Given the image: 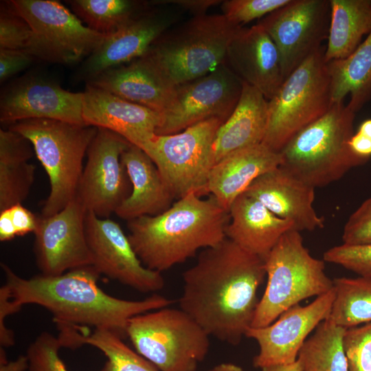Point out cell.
I'll use <instances>...</instances> for the list:
<instances>
[{
  "instance_id": "cell-24",
  "label": "cell",
  "mask_w": 371,
  "mask_h": 371,
  "mask_svg": "<svg viewBox=\"0 0 371 371\" xmlns=\"http://www.w3.org/2000/svg\"><path fill=\"white\" fill-rule=\"evenodd\" d=\"M280 152L263 143L234 151L213 166L208 181V193L227 211L258 177L280 166Z\"/></svg>"
},
{
  "instance_id": "cell-43",
  "label": "cell",
  "mask_w": 371,
  "mask_h": 371,
  "mask_svg": "<svg viewBox=\"0 0 371 371\" xmlns=\"http://www.w3.org/2000/svg\"><path fill=\"white\" fill-rule=\"evenodd\" d=\"M20 310L12 302L3 285L0 289V347L7 348L14 344V335L12 330L7 328L5 319L7 316Z\"/></svg>"
},
{
  "instance_id": "cell-15",
  "label": "cell",
  "mask_w": 371,
  "mask_h": 371,
  "mask_svg": "<svg viewBox=\"0 0 371 371\" xmlns=\"http://www.w3.org/2000/svg\"><path fill=\"white\" fill-rule=\"evenodd\" d=\"M85 234L92 266L100 274L142 293H155L164 288L161 273L142 264L117 223L87 212Z\"/></svg>"
},
{
  "instance_id": "cell-9",
  "label": "cell",
  "mask_w": 371,
  "mask_h": 371,
  "mask_svg": "<svg viewBox=\"0 0 371 371\" xmlns=\"http://www.w3.org/2000/svg\"><path fill=\"white\" fill-rule=\"evenodd\" d=\"M126 336L136 352L160 371H195L210 348V335L180 308L131 317Z\"/></svg>"
},
{
  "instance_id": "cell-27",
  "label": "cell",
  "mask_w": 371,
  "mask_h": 371,
  "mask_svg": "<svg viewBox=\"0 0 371 371\" xmlns=\"http://www.w3.org/2000/svg\"><path fill=\"white\" fill-rule=\"evenodd\" d=\"M268 122V100L253 86L243 82L238 102L220 126L213 144L215 164L229 154L261 144Z\"/></svg>"
},
{
  "instance_id": "cell-19",
  "label": "cell",
  "mask_w": 371,
  "mask_h": 371,
  "mask_svg": "<svg viewBox=\"0 0 371 371\" xmlns=\"http://www.w3.org/2000/svg\"><path fill=\"white\" fill-rule=\"evenodd\" d=\"M82 98V92H71L52 80L27 75L1 94L0 121L12 125L25 120L48 119L85 124Z\"/></svg>"
},
{
  "instance_id": "cell-46",
  "label": "cell",
  "mask_w": 371,
  "mask_h": 371,
  "mask_svg": "<svg viewBox=\"0 0 371 371\" xmlns=\"http://www.w3.org/2000/svg\"><path fill=\"white\" fill-rule=\"evenodd\" d=\"M28 369L26 355H20L14 361H8L4 348L0 347V371H25Z\"/></svg>"
},
{
  "instance_id": "cell-23",
  "label": "cell",
  "mask_w": 371,
  "mask_h": 371,
  "mask_svg": "<svg viewBox=\"0 0 371 371\" xmlns=\"http://www.w3.org/2000/svg\"><path fill=\"white\" fill-rule=\"evenodd\" d=\"M88 84L161 115L172 105L177 87L144 56L106 70Z\"/></svg>"
},
{
  "instance_id": "cell-16",
  "label": "cell",
  "mask_w": 371,
  "mask_h": 371,
  "mask_svg": "<svg viewBox=\"0 0 371 371\" xmlns=\"http://www.w3.org/2000/svg\"><path fill=\"white\" fill-rule=\"evenodd\" d=\"M87 213L76 197L59 212L38 216L34 251L41 274L57 276L93 265L85 234Z\"/></svg>"
},
{
  "instance_id": "cell-26",
  "label": "cell",
  "mask_w": 371,
  "mask_h": 371,
  "mask_svg": "<svg viewBox=\"0 0 371 371\" xmlns=\"http://www.w3.org/2000/svg\"><path fill=\"white\" fill-rule=\"evenodd\" d=\"M229 213L226 237L264 260L285 233L295 230L292 221L278 217L245 193L233 202Z\"/></svg>"
},
{
  "instance_id": "cell-8",
  "label": "cell",
  "mask_w": 371,
  "mask_h": 371,
  "mask_svg": "<svg viewBox=\"0 0 371 371\" xmlns=\"http://www.w3.org/2000/svg\"><path fill=\"white\" fill-rule=\"evenodd\" d=\"M323 46L283 81L268 100V122L262 143L280 152L301 129L324 115L333 104Z\"/></svg>"
},
{
  "instance_id": "cell-44",
  "label": "cell",
  "mask_w": 371,
  "mask_h": 371,
  "mask_svg": "<svg viewBox=\"0 0 371 371\" xmlns=\"http://www.w3.org/2000/svg\"><path fill=\"white\" fill-rule=\"evenodd\" d=\"M223 1L218 0H161L153 1L155 4H167L175 5L178 8L188 11L194 16L206 14V11L212 6L216 5Z\"/></svg>"
},
{
  "instance_id": "cell-10",
  "label": "cell",
  "mask_w": 371,
  "mask_h": 371,
  "mask_svg": "<svg viewBox=\"0 0 371 371\" xmlns=\"http://www.w3.org/2000/svg\"><path fill=\"white\" fill-rule=\"evenodd\" d=\"M224 122L212 118L178 133L155 134L142 149L155 163L175 199L209 194V177L215 164L213 144Z\"/></svg>"
},
{
  "instance_id": "cell-41",
  "label": "cell",
  "mask_w": 371,
  "mask_h": 371,
  "mask_svg": "<svg viewBox=\"0 0 371 371\" xmlns=\"http://www.w3.org/2000/svg\"><path fill=\"white\" fill-rule=\"evenodd\" d=\"M34 59L26 50L0 49L1 82L30 66Z\"/></svg>"
},
{
  "instance_id": "cell-3",
  "label": "cell",
  "mask_w": 371,
  "mask_h": 371,
  "mask_svg": "<svg viewBox=\"0 0 371 371\" xmlns=\"http://www.w3.org/2000/svg\"><path fill=\"white\" fill-rule=\"evenodd\" d=\"M229 220L213 195L191 193L160 214L128 221L127 236L142 264L161 273L223 241Z\"/></svg>"
},
{
  "instance_id": "cell-42",
  "label": "cell",
  "mask_w": 371,
  "mask_h": 371,
  "mask_svg": "<svg viewBox=\"0 0 371 371\" xmlns=\"http://www.w3.org/2000/svg\"><path fill=\"white\" fill-rule=\"evenodd\" d=\"M5 210L8 213L16 236L34 233L38 226V216L25 208L22 203L15 204Z\"/></svg>"
},
{
  "instance_id": "cell-4",
  "label": "cell",
  "mask_w": 371,
  "mask_h": 371,
  "mask_svg": "<svg viewBox=\"0 0 371 371\" xmlns=\"http://www.w3.org/2000/svg\"><path fill=\"white\" fill-rule=\"evenodd\" d=\"M355 113L344 101L298 131L280 151V166L315 188L329 185L368 160L355 155L348 142Z\"/></svg>"
},
{
  "instance_id": "cell-35",
  "label": "cell",
  "mask_w": 371,
  "mask_h": 371,
  "mask_svg": "<svg viewBox=\"0 0 371 371\" xmlns=\"http://www.w3.org/2000/svg\"><path fill=\"white\" fill-rule=\"evenodd\" d=\"M60 348L58 337L48 332L41 333L27 348V370L69 371L60 357Z\"/></svg>"
},
{
  "instance_id": "cell-5",
  "label": "cell",
  "mask_w": 371,
  "mask_h": 371,
  "mask_svg": "<svg viewBox=\"0 0 371 371\" xmlns=\"http://www.w3.org/2000/svg\"><path fill=\"white\" fill-rule=\"evenodd\" d=\"M240 27L223 14L193 16L166 31L142 56L177 87L223 63L227 47Z\"/></svg>"
},
{
  "instance_id": "cell-1",
  "label": "cell",
  "mask_w": 371,
  "mask_h": 371,
  "mask_svg": "<svg viewBox=\"0 0 371 371\" xmlns=\"http://www.w3.org/2000/svg\"><path fill=\"white\" fill-rule=\"evenodd\" d=\"M265 278V260L226 237L183 273L179 308L210 336L236 346L251 326Z\"/></svg>"
},
{
  "instance_id": "cell-31",
  "label": "cell",
  "mask_w": 371,
  "mask_h": 371,
  "mask_svg": "<svg viewBox=\"0 0 371 371\" xmlns=\"http://www.w3.org/2000/svg\"><path fill=\"white\" fill-rule=\"evenodd\" d=\"M346 329L322 321L299 350L297 359L302 371H348L343 344Z\"/></svg>"
},
{
  "instance_id": "cell-13",
  "label": "cell",
  "mask_w": 371,
  "mask_h": 371,
  "mask_svg": "<svg viewBox=\"0 0 371 371\" xmlns=\"http://www.w3.org/2000/svg\"><path fill=\"white\" fill-rule=\"evenodd\" d=\"M330 0H291L259 21L276 45L284 80L328 39Z\"/></svg>"
},
{
  "instance_id": "cell-21",
  "label": "cell",
  "mask_w": 371,
  "mask_h": 371,
  "mask_svg": "<svg viewBox=\"0 0 371 371\" xmlns=\"http://www.w3.org/2000/svg\"><path fill=\"white\" fill-rule=\"evenodd\" d=\"M315 189L279 166L256 178L244 193L278 217L292 221L295 229L301 232L324 227V218L313 206Z\"/></svg>"
},
{
  "instance_id": "cell-39",
  "label": "cell",
  "mask_w": 371,
  "mask_h": 371,
  "mask_svg": "<svg viewBox=\"0 0 371 371\" xmlns=\"http://www.w3.org/2000/svg\"><path fill=\"white\" fill-rule=\"evenodd\" d=\"M5 3L0 14V49L26 50L32 30L25 19Z\"/></svg>"
},
{
  "instance_id": "cell-2",
  "label": "cell",
  "mask_w": 371,
  "mask_h": 371,
  "mask_svg": "<svg viewBox=\"0 0 371 371\" xmlns=\"http://www.w3.org/2000/svg\"><path fill=\"white\" fill-rule=\"evenodd\" d=\"M5 287L14 304H34L48 310L58 327L93 326L126 336L128 320L137 315L170 306L173 300L153 293L142 300H126L102 290L99 272L93 266L69 270L57 276L36 275L23 278L1 263Z\"/></svg>"
},
{
  "instance_id": "cell-30",
  "label": "cell",
  "mask_w": 371,
  "mask_h": 371,
  "mask_svg": "<svg viewBox=\"0 0 371 371\" xmlns=\"http://www.w3.org/2000/svg\"><path fill=\"white\" fill-rule=\"evenodd\" d=\"M333 103L350 95L348 106L355 113L371 98V30L346 58L326 63Z\"/></svg>"
},
{
  "instance_id": "cell-29",
  "label": "cell",
  "mask_w": 371,
  "mask_h": 371,
  "mask_svg": "<svg viewBox=\"0 0 371 371\" xmlns=\"http://www.w3.org/2000/svg\"><path fill=\"white\" fill-rule=\"evenodd\" d=\"M326 63L346 58L371 30V0H330Z\"/></svg>"
},
{
  "instance_id": "cell-34",
  "label": "cell",
  "mask_w": 371,
  "mask_h": 371,
  "mask_svg": "<svg viewBox=\"0 0 371 371\" xmlns=\"http://www.w3.org/2000/svg\"><path fill=\"white\" fill-rule=\"evenodd\" d=\"M117 333L104 328H95L80 335L77 348L84 344L100 350L106 361L101 371H160L154 364L128 347Z\"/></svg>"
},
{
  "instance_id": "cell-20",
  "label": "cell",
  "mask_w": 371,
  "mask_h": 371,
  "mask_svg": "<svg viewBox=\"0 0 371 371\" xmlns=\"http://www.w3.org/2000/svg\"><path fill=\"white\" fill-rule=\"evenodd\" d=\"M82 93L85 125L111 131L141 149L156 134L161 114L89 84Z\"/></svg>"
},
{
  "instance_id": "cell-45",
  "label": "cell",
  "mask_w": 371,
  "mask_h": 371,
  "mask_svg": "<svg viewBox=\"0 0 371 371\" xmlns=\"http://www.w3.org/2000/svg\"><path fill=\"white\" fill-rule=\"evenodd\" d=\"M352 151L357 156L369 160L371 157V139L357 132L348 142Z\"/></svg>"
},
{
  "instance_id": "cell-14",
  "label": "cell",
  "mask_w": 371,
  "mask_h": 371,
  "mask_svg": "<svg viewBox=\"0 0 371 371\" xmlns=\"http://www.w3.org/2000/svg\"><path fill=\"white\" fill-rule=\"evenodd\" d=\"M130 144L122 136L98 128L76 196L87 212L109 218L130 195L131 183L121 159Z\"/></svg>"
},
{
  "instance_id": "cell-6",
  "label": "cell",
  "mask_w": 371,
  "mask_h": 371,
  "mask_svg": "<svg viewBox=\"0 0 371 371\" xmlns=\"http://www.w3.org/2000/svg\"><path fill=\"white\" fill-rule=\"evenodd\" d=\"M32 144L49 179L50 192L41 216L56 214L74 200L83 171V159L98 128L60 120L32 119L10 126Z\"/></svg>"
},
{
  "instance_id": "cell-48",
  "label": "cell",
  "mask_w": 371,
  "mask_h": 371,
  "mask_svg": "<svg viewBox=\"0 0 371 371\" xmlns=\"http://www.w3.org/2000/svg\"><path fill=\"white\" fill-rule=\"evenodd\" d=\"M207 371H244L243 368L236 364L231 363H220Z\"/></svg>"
},
{
  "instance_id": "cell-37",
  "label": "cell",
  "mask_w": 371,
  "mask_h": 371,
  "mask_svg": "<svg viewBox=\"0 0 371 371\" xmlns=\"http://www.w3.org/2000/svg\"><path fill=\"white\" fill-rule=\"evenodd\" d=\"M290 1L291 0H227L222 1L221 10L229 22L242 27L254 19L267 16Z\"/></svg>"
},
{
  "instance_id": "cell-38",
  "label": "cell",
  "mask_w": 371,
  "mask_h": 371,
  "mask_svg": "<svg viewBox=\"0 0 371 371\" xmlns=\"http://www.w3.org/2000/svg\"><path fill=\"white\" fill-rule=\"evenodd\" d=\"M325 262L340 265L359 276L371 278V244L349 245L341 244L326 250Z\"/></svg>"
},
{
  "instance_id": "cell-12",
  "label": "cell",
  "mask_w": 371,
  "mask_h": 371,
  "mask_svg": "<svg viewBox=\"0 0 371 371\" xmlns=\"http://www.w3.org/2000/svg\"><path fill=\"white\" fill-rule=\"evenodd\" d=\"M243 81L224 62L205 76L177 86L174 101L161 115L155 133L172 135L199 122L226 121L234 111Z\"/></svg>"
},
{
  "instance_id": "cell-47",
  "label": "cell",
  "mask_w": 371,
  "mask_h": 371,
  "mask_svg": "<svg viewBox=\"0 0 371 371\" xmlns=\"http://www.w3.org/2000/svg\"><path fill=\"white\" fill-rule=\"evenodd\" d=\"M260 371H302L301 365L297 359L295 362L286 365H275L260 368Z\"/></svg>"
},
{
  "instance_id": "cell-28",
  "label": "cell",
  "mask_w": 371,
  "mask_h": 371,
  "mask_svg": "<svg viewBox=\"0 0 371 371\" xmlns=\"http://www.w3.org/2000/svg\"><path fill=\"white\" fill-rule=\"evenodd\" d=\"M31 143L20 133L0 130V211L22 203L34 181Z\"/></svg>"
},
{
  "instance_id": "cell-11",
  "label": "cell",
  "mask_w": 371,
  "mask_h": 371,
  "mask_svg": "<svg viewBox=\"0 0 371 371\" xmlns=\"http://www.w3.org/2000/svg\"><path fill=\"white\" fill-rule=\"evenodd\" d=\"M8 6L29 24L26 49L34 58L71 64L90 56L106 35L96 32L61 3L54 0H11Z\"/></svg>"
},
{
  "instance_id": "cell-18",
  "label": "cell",
  "mask_w": 371,
  "mask_h": 371,
  "mask_svg": "<svg viewBox=\"0 0 371 371\" xmlns=\"http://www.w3.org/2000/svg\"><path fill=\"white\" fill-rule=\"evenodd\" d=\"M334 300L333 289L308 305L292 306L268 326L248 328L245 337L254 339L259 346L254 366L260 369L295 362L308 335L329 316Z\"/></svg>"
},
{
  "instance_id": "cell-7",
  "label": "cell",
  "mask_w": 371,
  "mask_h": 371,
  "mask_svg": "<svg viewBox=\"0 0 371 371\" xmlns=\"http://www.w3.org/2000/svg\"><path fill=\"white\" fill-rule=\"evenodd\" d=\"M267 278L251 327H265L285 311L305 299L333 289L325 271V261L313 257L300 232L285 233L265 259Z\"/></svg>"
},
{
  "instance_id": "cell-36",
  "label": "cell",
  "mask_w": 371,
  "mask_h": 371,
  "mask_svg": "<svg viewBox=\"0 0 371 371\" xmlns=\"http://www.w3.org/2000/svg\"><path fill=\"white\" fill-rule=\"evenodd\" d=\"M343 344L348 371H371V322L346 328Z\"/></svg>"
},
{
  "instance_id": "cell-49",
  "label": "cell",
  "mask_w": 371,
  "mask_h": 371,
  "mask_svg": "<svg viewBox=\"0 0 371 371\" xmlns=\"http://www.w3.org/2000/svg\"><path fill=\"white\" fill-rule=\"evenodd\" d=\"M357 132L371 139V119L366 120L361 122Z\"/></svg>"
},
{
  "instance_id": "cell-40",
  "label": "cell",
  "mask_w": 371,
  "mask_h": 371,
  "mask_svg": "<svg viewBox=\"0 0 371 371\" xmlns=\"http://www.w3.org/2000/svg\"><path fill=\"white\" fill-rule=\"evenodd\" d=\"M343 244H371V196L366 199L349 216L342 233Z\"/></svg>"
},
{
  "instance_id": "cell-25",
  "label": "cell",
  "mask_w": 371,
  "mask_h": 371,
  "mask_svg": "<svg viewBox=\"0 0 371 371\" xmlns=\"http://www.w3.org/2000/svg\"><path fill=\"white\" fill-rule=\"evenodd\" d=\"M121 159L131 183V192L116 210L117 216L128 221L168 210L175 198L150 157L131 144Z\"/></svg>"
},
{
  "instance_id": "cell-17",
  "label": "cell",
  "mask_w": 371,
  "mask_h": 371,
  "mask_svg": "<svg viewBox=\"0 0 371 371\" xmlns=\"http://www.w3.org/2000/svg\"><path fill=\"white\" fill-rule=\"evenodd\" d=\"M150 2L148 8L105 37L84 62L80 72L82 78L89 81L106 70L142 56L178 21L180 13L172 5Z\"/></svg>"
},
{
  "instance_id": "cell-22",
  "label": "cell",
  "mask_w": 371,
  "mask_h": 371,
  "mask_svg": "<svg viewBox=\"0 0 371 371\" xmlns=\"http://www.w3.org/2000/svg\"><path fill=\"white\" fill-rule=\"evenodd\" d=\"M225 63L243 82L256 88L267 100L284 81L277 47L259 23L237 31L227 47Z\"/></svg>"
},
{
  "instance_id": "cell-33",
  "label": "cell",
  "mask_w": 371,
  "mask_h": 371,
  "mask_svg": "<svg viewBox=\"0 0 371 371\" xmlns=\"http://www.w3.org/2000/svg\"><path fill=\"white\" fill-rule=\"evenodd\" d=\"M74 13L91 30L104 35L117 30L151 2L134 0H72Z\"/></svg>"
},
{
  "instance_id": "cell-32",
  "label": "cell",
  "mask_w": 371,
  "mask_h": 371,
  "mask_svg": "<svg viewBox=\"0 0 371 371\" xmlns=\"http://www.w3.org/2000/svg\"><path fill=\"white\" fill-rule=\"evenodd\" d=\"M335 300L327 319L348 328L371 322V278L333 279Z\"/></svg>"
}]
</instances>
